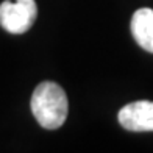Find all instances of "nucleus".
Returning <instances> with one entry per match:
<instances>
[{"label": "nucleus", "instance_id": "f03ea898", "mask_svg": "<svg viewBox=\"0 0 153 153\" xmlns=\"http://www.w3.org/2000/svg\"><path fill=\"white\" fill-rule=\"evenodd\" d=\"M38 16L34 0H5L0 3V25L13 34H22L31 28Z\"/></svg>", "mask_w": 153, "mask_h": 153}, {"label": "nucleus", "instance_id": "20e7f679", "mask_svg": "<svg viewBox=\"0 0 153 153\" xmlns=\"http://www.w3.org/2000/svg\"><path fill=\"white\" fill-rule=\"evenodd\" d=\"M131 33L139 47L153 53V10L139 8L131 17Z\"/></svg>", "mask_w": 153, "mask_h": 153}, {"label": "nucleus", "instance_id": "f257e3e1", "mask_svg": "<svg viewBox=\"0 0 153 153\" xmlns=\"http://www.w3.org/2000/svg\"><path fill=\"white\" fill-rule=\"evenodd\" d=\"M30 106L38 123L47 130L59 128L66 122L69 111L64 89L53 81L39 83L31 95Z\"/></svg>", "mask_w": 153, "mask_h": 153}, {"label": "nucleus", "instance_id": "7ed1b4c3", "mask_svg": "<svg viewBox=\"0 0 153 153\" xmlns=\"http://www.w3.org/2000/svg\"><path fill=\"white\" fill-rule=\"evenodd\" d=\"M119 123L134 133L153 131V102L139 100L125 105L117 114Z\"/></svg>", "mask_w": 153, "mask_h": 153}]
</instances>
